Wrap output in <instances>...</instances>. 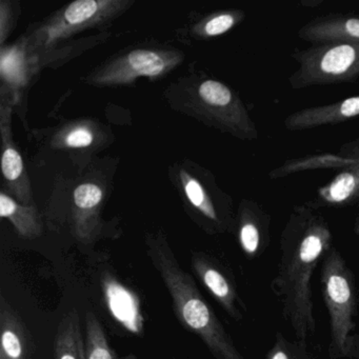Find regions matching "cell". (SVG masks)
<instances>
[{"label": "cell", "instance_id": "obj_3", "mask_svg": "<svg viewBox=\"0 0 359 359\" xmlns=\"http://www.w3.org/2000/svg\"><path fill=\"white\" fill-rule=\"evenodd\" d=\"M320 283L330 315V358H344L348 356L353 331L356 327V291L352 272L335 248L332 247L323 256Z\"/></svg>", "mask_w": 359, "mask_h": 359}, {"label": "cell", "instance_id": "obj_13", "mask_svg": "<svg viewBox=\"0 0 359 359\" xmlns=\"http://www.w3.org/2000/svg\"><path fill=\"white\" fill-rule=\"evenodd\" d=\"M297 35L311 45L337 41L359 43V15L330 13L317 16L304 25Z\"/></svg>", "mask_w": 359, "mask_h": 359}, {"label": "cell", "instance_id": "obj_16", "mask_svg": "<svg viewBox=\"0 0 359 359\" xmlns=\"http://www.w3.org/2000/svg\"><path fill=\"white\" fill-rule=\"evenodd\" d=\"M53 359H86L85 337L76 309H71L58 325Z\"/></svg>", "mask_w": 359, "mask_h": 359}, {"label": "cell", "instance_id": "obj_5", "mask_svg": "<svg viewBox=\"0 0 359 359\" xmlns=\"http://www.w3.org/2000/svg\"><path fill=\"white\" fill-rule=\"evenodd\" d=\"M201 114L210 125L239 140L258 138V130L238 94L224 83L207 79L198 86Z\"/></svg>", "mask_w": 359, "mask_h": 359}, {"label": "cell", "instance_id": "obj_25", "mask_svg": "<svg viewBox=\"0 0 359 359\" xmlns=\"http://www.w3.org/2000/svg\"><path fill=\"white\" fill-rule=\"evenodd\" d=\"M94 142V133L87 126L70 128L60 136V144L68 148H86Z\"/></svg>", "mask_w": 359, "mask_h": 359}, {"label": "cell", "instance_id": "obj_14", "mask_svg": "<svg viewBox=\"0 0 359 359\" xmlns=\"http://www.w3.org/2000/svg\"><path fill=\"white\" fill-rule=\"evenodd\" d=\"M359 203V165L338 172L309 201L313 209L344 208Z\"/></svg>", "mask_w": 359, "mask_h": 359}, {"label": "cell", "instance_id": "obj_12", "mask_svg": "<svg viewBox=\"0 0 359 359\" xmlns=\"http://www.w3.org/2000/svg\"><path fill=\"white\" fill-rule=\"evenodd\" d=\"M11 109L1 107V136H3V159L1 169L4 177L10 190L18 196V203L25 205H32V192L30 182L27 175L26 168L22 155L18 152L11 136Z\"/></svg>", "mask_w": 359, "mask_h": 359}, {"label": "cell", "instance_id": "obj_10", "mask_svg": "<svg viewBox=\"0 0 359 359\" xmlns=\"http://www.w3.org/2000/svg\"><path fill=\"white\" fill-rule=\"evenodd\" d=\"M359 165V137L344 144L339 151L333 153H316L300 158L289 159L283 165L269 173L271 180L287 177L298 172L310 170H342Z\"/></svg>", "mask_w": 359, "mask_h": 359}, {"label": "cell", "instance_id": "obj_6", "mask_svg": "<svg viewBox=\"0 0 359 359\" xmlns=\"http://www.w3.org/2000/svg\"><path fill=\"white\" fill-rule=\"evenodd\" d=\"M182 62L176 52L165 50H134L109 60L90 76L91 83L100 87L131 85L140 77L165 76Z\"/></svg>", "mask_w": 359, "mask_h": 359}, {"label": "cell", "instance_id": "obj_28", "mask_svg": "<svg viewBox=\"0 0 359 359\" xmlns=\"http://www.w3.org/2000/svg\"><path fill=\"white\" fill-rule=\"evenodd\" d=\"M354 232L359 236V213L357 215L356 220H355Z\"/></svg>", "mask_w": 359, "mask_h": 359}, {"label": "cell", "instance_id": "obj_8", "mask_svg": "<svg viewBox=\"0 0 359 359\" xmlns=\"http://www.w3.org/2000/svg\"><path fill=\"white\" fill-rule=\"evenodd\" d=\"M359 117V95L342 100L302 109L287 115L283 126L287 131H304L325 126L337 125Z\"/></svg>", "mask_w": 359, "mask_h": 359}, {"label": "cell", "instance_id": "obj_15", "mask_svg": "<svg viewBox=\"0 0 359 359\" xmlns=\"http://www.w3.org/2000/svg\"><path fill=\"white\" fill-rule=\"evenodd\" d=\"M0 359H27L29 352V337L18 312L0 296Z\"/></svg>", "mask_w": 359, "mask_h": 359}, {"label": "cell", "instance_id": "obj_19", "mask_svg": "<svg viewBox=\"0 0 359 359\" xmlns=\"http://www.w3.org/2000/svg\"><path fill=\"white\" fill-rule=\"evenodd\" d=\"M85 332L86 359H119L110 346L102 323L91 311L86 315Z\"/></svg>", "mask_w": 359, "mask_h": 359}, {"label": "cell", "instance_id": "obj_17", "mask_svg": "<svg viewBox=\"0 0 359 359\" xmlns=\"http://www.w3.org/2000/svg\"><path fill=\"white\" fill-rule=\"evenodd\" d=\"M0 216L9 219L22 238H39L43 234V222L36 208L22 205L5 193H0Z\"/></svg>", "mask_w": 359, "mask_h": 359}, {"label": "cell", "instance_id": "obj_11", "mask_svg": "<svg viewBox=\"0 0 359 359\" xmlns=\"http://www.w3.org/2000/svg\"><path fill=\"white\" fill-rule=\"evenodd\" d=\"M191 264L196 276L210 293L219 302L224 310L235 320L243 319L241 300L232 281L220 270L209 256L203 253L193 254Z\"/></svg>", "mask_w": 359, "mask_h": 359}, {"label": "cell", "instance_id": "obj_21", "mask_svg": "<svg viewBox=\"0 0 359 359\" xmlns=\"http://www.w3.org/2000/svg\"><path fill=\"white\" fill-rule=\"evenodd\" d=\"M245 18V12L241 10L220 11L201 22L197 26L196 32L203 37L220 36L241 24Z\"/></svg>", "mask_w": 359, "mask_h": 359}, {"label": "cell", "instance_id": "obj_9", "mask_svg": "<svg viewBox=\"0 0 359 359\" xmlns=\"http://www.w3.org/2000/svg\"><path fill=\"white\" fill-rule=\"evenodd\" d=\"M236 220L241 249L249 257H256L270 243V214L256 201L243 199Z\"/></svg>", "mask_w": 359, "mask_h": 359}, {"label": "cell", "instance_id": "obj_20", "mask_svg": "<svg viewBox=\"0 0 359 359\" xmlns=\"http://www.w3.org/2000/svg\"><path fill=\"white\" fill-rule=\"evenodd\" d=\"M182 182H184V192H186L189 201L198 209L201 213H203L205 217L217 224L222 230L229 226L230 220L218 213L213 201L205 192V188L201 186V182L184 173H182Z\"/></svg>", "mask_w": 359, "mask_h": 359}, {"label": "cell", "instance_id": "obj_2", "mask_svg": "<svg viewBox=\"0 0 359 359\" xmlns=\"http://www.w3.org/2000/svg\"><path fill=\"white\" fill-rule=\"evenodd\" d=\"M147 245L151 262L171 296L180 323L198 336L216 359H245L201 295L193 277L176 259L165 237H149Z\"/></svg>", "mask_w": 359, "mask_h": 359}, {"label": "cell", "instance_id": "obj_1", "mask_svg": "<svg viewBox=\"0 0 359 359\" xmlns=\"http://www.w3.org/2000/svg\"><path fill=\"white\" fill-rule=\"evenodd\" d=\"M333 234L325 216L304 203L295 205L280 235V259L272 289L296 340L308 346L316 331L312 276L332 248Z\"/></svg>", "mask_w": 359, "mask_h": 359}, {"label": "cell", "instance_id": "obj_22", "mask_svg": "<svg viewBox=\"0 0 359 359\" xmlns=\"http://www.w3.org/2000/svg\"><path fill=\"white\" fill-rule=\"evenodd\" d=\"M107 296H108L109 304L112 306L113 313L116 315L117 318L123 323H127L128 327L132 331H140V325H137V319L132 316L131 313L125 308L126 306L131 309L138 310L137 304L134 300L133 296L126 292L123 287L121 285H115L111 287L109 285L108 291H107Z\"/></svg>", "mask_w": 359, "mask_h": 359}, {"label": "cell", "instance_id": "obj_27", "mask_svg": "<svg viewBox=\"0 0 359 359\" xmlns=\"http://www.w3.org/2000/svg\"><path fill=\"white\" fill-rule=\"evenodd\" d=\"M323 4L321 0H304L300 3V5L304 8H309V9H314V8L318 7Z\"/></svg>", "mask_w": 359, "mask_h": 359}, {"label": "cell", "instance_id": "obj_7", "mask_svg": "<svg viewBox=\"0 0 359 359\" xmlns=\"http://www.w3.org/2000/svg\"><path fill=\"white\" fill-rule=\"evenodd\" d=\"M133 5L118 0H79L58 11L41 28L46 45L69 39L88 29L104 26Z\"/></svg>", "mask_w": 359, "mask_h": 359}, {"label": "cell", "instance_id": "obj_18", "mask_svg": "<svg viewBox=\"0 0 359 359\" xmlns=\"http://www.w3.org/2000/svg\"><path fill=\"white\" fill-rule=\"evenodd\" d=\"M104 193L95 184H83L74 191V203L76 205V235L79 238L90 241L94 234L93 213L102 203Z\"/></svg>", "mask_w": 359, "mask_h": 359}, {"label": "cell", "instance_id": "obj_23", "mask_svg": "<svg viewBox=\"0 0 359 359\" xmlns=\"http://www.w3.org/2000/svg\"><path fill=\"white\" fill-rule=\"evenodd\" d=\"M25 60L20 50L18 47L8 48V51L3 49L1 52V75L8 81L18 85H24L26 81L25 76Z\"/></svg>", "mask_w": 359, "mask_h": 359}, {"label": "cell", "instance_id": "obj_26", "mask_svg": "<svg viewBox=\"0 0 359 359\" xmlns=\"http://www.w3.org/2000/svg\"><path fill=\"white\" fill-rule=\"evenodd\" d=\"M352 358L359 359V338L353 337L351 341L350 351H348V356Z\"/></svg>", "mask_w": 359, "mask_h": 359}, {"label": "cell", "instance_id": "obj_4", "mask_svg": "<svg viewBox=\"0 0 359 359\" xmlns=\"http://www.w3.org/2000/svg\"><path fill=\"white\" fill-rule=\"evenodd\" d=\"M297 69L289 76L292 89L353 83L359 79V43L325 41L295 50Z\"/></svg>", "mask_w": 359, "mask_h": 359}, {"label": "cell", "instance_id": "obj_24", "mask_svg": "<svg viewBox=\"0 0 359 359\" xmlns=\"http://www.w3.org/2000/svg\"><path fill=\"white\" fill-rule=\"evenodd\" d=\"M266 359H312L308 353V346L296 342H291L277 334L274 346L266 355Z\"/></svg>", "mask_w": 359, "mask_h": 359}]
</instances>
